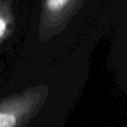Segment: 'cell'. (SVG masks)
Returning <instances> with one entry per match:
<instances>
[{
    "instance_id": "2",
    "label": "cell",
    "mask_w": 127,
    "mask_h": 127,
    "mask_svg": "<svg viewBox=\"0 0 127 127\" xmlns=\"http://www.w3.org/2000/svg\"><path fill=\"white\" fill-rule=\"evenodd\" d=\"M68 2V0H47V7L53 11H57L62 9Z\"/></svg>"
},
{
    "instance_id": "3",
    "label": "cell",
    "mask_w": 127,
    "mask_h": 127,
    "mask_svg": "<svg viewBox=\"0 0 127 127\" xmlns=\"http://www.w3.org/2000/svg\"><path fill=\"white\" fill-rule=\"evenodd\" d=\"M4 29H6V24H4V21L2 19H0V37H1V35L3 33Z\"/></svg>"
},
{
    "instance_id": "1",
    "label": "cell",
    "mask_w": 127,
    "mask_h": 127,
    "mask_svg": "<svg viewBox=\"0 0 127 127\" xmlns=\"http://www.w3.org/2000/svg\"><path fill=\"white\" fill-rule=\"evenodd\" d=\"M36 104L28 98H18L0 103V127H26L36 117Z\"/></svg>"
}]
</instances>
